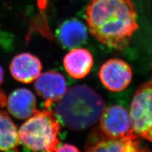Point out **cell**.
I'll return each mask as SVG.
<instances>
[{"mask_svg": "<svg viewBox=\"0 0 152 152\" xmlns=\"http://www.w3.org/2000/svg\"><path fill=\"white\" fill-rule=\"evenodd\" d=\"M129 113L135 134L152 142V81L142 84L137 88Z\"/></svg>", "mask_w": 152, "mask_h": 152, "instance_id": "4", "label": "cell"}, {"mask_svg": "<svg viewBox=\"0 0 152 152\" xmlns=\"http://www.w3.org/2000/svg\"><path fill=\"white\" fill-rule=\"evenodd\" d=\"M98 129L109 138H138L133 131L129 113L118 104L104 109L99 118Z\"/></svg>", "mask_w": 152, "mask_h": 152, "instance_id": "5", "label": "cell"}, {"mask_svg": "<svg viewBox=\"0 0 152 152\" xmlns=\"http://www.w3.org/2000/svg\"><path fill=\"white\" fill-rule=\"evenodd\" d=\"M3 79H4V71L3 68L1 67V66L0 65V85L3 83Z\"/></svg>", "mask_w": 152, "mask_h": 152, "instance_id": "16", "label": "cell"}, {"mask_svg": "<svg viewBox=\"0 0 152 152\" xmlns=\"http://www.w3.org/2000/svg\"><path fill=\"white\" fill-rule=\"evenodd\" d=\"M37 93L45 99L46 108L58 102L66 91L64 76L60 72L50 70L39 75L35 83Z\"/></svg>", "mask_w": 152, "mask_h": 152, "instance_id": "8", "label": "cell"}, {"mask_svg": "<svg viewBox=\"0 0 152 152\" xmlns=\"http://www.w3.org/2000/svg\"><path fill=\"white\" fill-rule=\"evenodd\" d=\"M60 124L55 112L36 110L18 130L19 140L28 150L34 152H53L59 142Z\"/></svg>", "mask_w": 152, "mask_h": 152, "instance_id": "3", "label": "cell"}, {"mask_svg": "<svg viewBox=\"0 0 152 152\" xmlns=\"http://www.w3.org/2000/svg\"><path fill=\"white\" fill-rule=\"evenodd\" d=\"M98 76L103 85L109 91L120 92L130 84L132 72L130 65L124 60L112 58L101 66Z\"/></svg>", "mask_w": 152, "mask_h": 152, "instance_id": "6", "label": "cell"}, {"mask_svg": "<svg viewBox=\"0 0 152 152\" xmlns=\"http://www.w3.org/2000/svg\"><path fill=\"white\" fill-rule=\"evenodd\" d=\"M7 106L9 112L19 119L28 118L37 110L34 94L26 88L17 89L10 94Z\"/></svg>", "mask_w": 152, "mask_h": 152, "instance_id": "10", "label": "cell"}, {"mask_svg": "<svg viewBox=\"0 0 152 152\" xmlns=\"http://www.w3.org/2000/svg\"><path fill=\"white\" fill-rule=\"evenodd\" d=\"M133 0H90L86 9L89 32L110 48L123 50L138 29Z\"/></svg>", "mask_w": 152, "mask_h": 152, "instance_id": "1", "label": "cell"}, {"mask_svg": "<svg viewBox=\"0 0 152 152\" xmlns=\"http://www.w3.org/2000/svg\"><path fill=\"white\" fill-rule=\"evenodd\" d=\"M18 131L8 114L0 111V151H8L18 147Z\"/></svg>", "mask_w": 152, "mask_h": 152, "instance_id": "13", "label": "cell"}, {"mask_svg": "<svg viewBox=\"0 0 152 152\" xmlns=\"http://www.w3.org/2000/svg\"><path fill=\"white\" fill-rule=\"evenodd\" d=\"M7 98L5 94L2 90L0 89V108L7 106Z\"/></svg>", "mask_w": 152, "mask_h": 152, "instance_id": "15", "label": "cell"}, {"mask_svg": "<svg viewBox=\"0 0 152 152\" xmlns=\"http://www.w3.org/2000/svg\"><path fill=\"white\" fill-rule=\"evenodd\" d=\"M10 70L14 79L20 83L28 84L39 77L42 64L39 59L34 55L22 53L12 59Z\"/></svg>", "mask_w": 152, "mask_h": 152, "instance_id": "9", "label": "cell"}, {"mask_svg": "<svg viewBox=\"0 0 152 152\" xmlns=\"http://www.w3.org/2000/svg\"><path fill=\"white\" fill-rule=\"evenodd\" d=\"M93 57L87 49L76 48L66 53L64 58V65L66 72L75 79L85 77L91 71Z\"/></svg>", "mask_w": 152, "mask_h": 152, "instance_id": "11", "label": "cell"}, {"mask_svg": "<svg viewBox=\"0 0 152 152\" xmlns=\"http://www.w3.org/2000/svg\"><path fill=\"white\" fill-rule=\"evenodd\" d=\"M55 109L58 120L69 129L83 131L95 124L104 109L103 98L86 86H74L66 90Z\"/></svg>", "mask_w": 152, "mask_h": 152, "instance_id": "2", "label": "cell"}, {"mask_svg": "<svg viewBox=\"0 0 152 152\" xmlns=\"http://www.w3.org/2000/svg\"><path fill=\"white\" fill-rule=\"evenodd\" d=\"M57 36L61 45L65 48H76L86 41L87 28L77 19H70L60 26L57 31Z\"/></svg>", "mask_w": 152, "mask_h": 152, "instance_id": "12", "label": "cell"}, {"mask_svg": "<svg viewBox=\"0 0 152 152\" xmlns=\"http://www.w3.org/2000/svg\"><path fill=\"white\" fill-rule=\"evenodd\" d=\"M54 152H80L77 147L72 145L64 144L56 148Z\"/></svg>", "mask_w": 152, "mask_h": 152, "instance_id": "14", "label": "cell"}, {"mask_svg": "<svg viewBox=\"0 0 152 152\" xmlns=\"http://www.w3.org/2000/svg\"><path fill=\"white\" fill-rule=\"evenodd\" d=\"M85 152H151L137 138L112 139L104 136L98 127L94 130Z\"/></svg>", "mask_w": 152, "mask_h": 152, "instance_id": "7", "label": "cell"}]
</instances>
